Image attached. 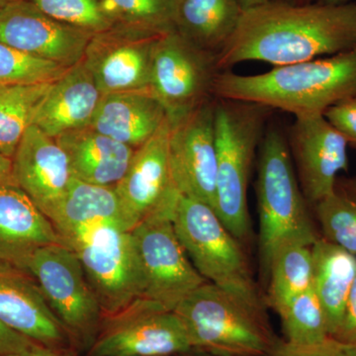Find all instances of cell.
<instances>
[{
	"label": "cell",
	"instance_id": "obj_1",
	"mask_svg": "<svg viewBox=\"0 0 356 356\" xmlns=\"http://www.w3.org/2000/svg\"><path fill=\"white\" fill-rule=\"evenodd\" d=\"M356 48V2L303 6L269 0L243 11L217 57L221 72L243 63L281 67Z\"/></svg>",
	"mask_w": 356,
	"mask_h": 356
},
{
	"label": "cell",
	"instance_id": "obj_2",
	"mask_svg": "<svg viewBox=\"0 0 356 356\" xmlns=\"http://www.w3.org/2000/svg\"><path fill=\"white\" fill-rule=\"evenodd\" d=\"M356 93V48L274 67L259 74L220 72L213 89L219 99L257 103L294 117L324 114Z\"/></svg>",
	"mask_w": 356,
	"mask_h": 356
},
{
	"label": "cell",
	"instance_id": "obj_3",
	"mask_svg": "<svg viewBox=\"0 0 356 356\" xmlns=\"http://www.w3.org/2000/svg\"><path fill=\"white\" fill-rule=\"evenodd\" d=\"M259 264L267 281L274 254L285 245H313L318 236L300 187L286 135L267 126L257 154Z\"/></svg>",
	"mask_w": 356,
	"mask_h": 356
},
{
	"label": "cell",
	"instance_id": "obj_4",
	"mask_svg": "<svg viewBox=\"0 0 356 356\" xmlns=\"http://www.w3.org/2000/svg\"><path fill=\"white\" fill-rule=\"evenodd\" d=\"M273 110L257 103L215 98L217 185L214 210L241 243L250 238L248 192Z\"/></svg>",
	"mask_w": 356,
	"mask_h": 356
},
{
	"label": "cell",
	"instance_id": "obj_5",
	"mask_svg": "<svg viewBox=\"0 0 356 356\" xmlns=\"http://www.w3.org/2000/svg\"><path fill=\"white\" fill-rule=\"evenodd\" d=\"M173 311L186 330L192 350L224 356H269L280 341L267 312L255 310L208 281Z\"/></svg>",
	"mask_w": 356,
	"mask_h": 356
},
{
	"label": "cell",
	"instance_id": "obj_6",
	"mask_svg": "<svg viewBox=\"0 0 356 356\" xmlns=\"http://www.w3.org/2000/svg\"><path fill=\"white\" fill-rule=\"evenodd\" d=\"M175 233L204 280L255 310L266 312L243 243L229 233L214 208L181 194L172 216Z\"/></svg>",
	"mask_w": 356,
	"mask_h": 356
},
{
	"label": "cell",
	"instance_id": "obj_7",
	"mask_svg": "<svg viewBox=\"0 0 356 356\" xmlns=\"http://www.w3.org/2000/svg\"><path fill=\"white\" fill-rule=\"evenodd\" d=\"M79 257L103 320L145 299L144 280L132 232L95 227L67 243Z\"/></svg>",
	"mask_w": 356,
	"mask_h": 356
},
{
	"label": "cell",
	"instance_id": "obj_8",
	"mask_svg": "<svg viewBox=\"0 0 356 356\" xmlns=\"http://www.w3.org/2000/svg\"><path fill=\"white\" fill-rule=\"evenodd\" d=\"M28 271L38 283L72 346L88 350L102 327L103 315L76 252L54 243L39 250Z\"/></svg>",
	"mask_w": 356,
	"mask_h": 356
},
{
	"label": "cell",
	"instance_id": "obj_9",
	"mask_svg": "<svg viewBox=\"0 0 356 356\" xmlns=\"http://www.w3.org/2000/svg\"><path fill=\"white\" fill-rule=\"evenodd\" d=\"M220 72L217 56L170 32L154 46L149 91L168 120L175 122L215 98L213 89Z\"/></svg>",
	"mask_w": 356,
	"mask_h": 356
},
{
	"label": "cell",
	"instance_id": "obj_10",
	"mask_svg": "<svg viewBox=\"0 0 356 356\" xmlns=\"http://www.w3.org/2000/svg\"><path fill=\"white\" fill-rule=\"evenodd\" d=\"M191 350L177 313L142 299L102 321L86 356H175Z\"/></svg>",
	"mask_w": 356,
	"mask_h": 356
},
{
	"label": "cell",
	"instance_id": "obj_11",
	"mask_svg": "<svg viewBox=\"0 0 356 356\" xmlns=\"http://www.w3.org/2000/svg\"><path fill=\"white\" fill-rule=\"evenodd\" d=\"M145 299L168 311L207 280L191 264L175 233L172 219L149 218L132 229Z\"/></svg>",
	"mask_w": 356,
	"mask_h": 356
},
{
	"label": "cell",
	"instance_id": "obj_12",
	"mask_svg": "<svg viewBox=\"0 0 356 356\" xmlns=\"http://www.w3.org/2000/svg\"><path fill=\"white\" fill-rule=\"evenodd\" d=\"M168 118L134 152L127 172L114 188L134 228L149 218L172 219L181 193L173 178Z\"/></svg>",
	"mask_w": 356,
	"mask_h": 356
},
{
	"label": "cell",
	"instance_id": "obj_13",
	"mask_svg": "<svg viewBox=\"0 0 356 356\" xmlns=\"http://www.w3.org/2000/svg\"><path fill=\"white\" fill-rule=\"evenodd\" d=\"M170 158L178 191L214 208L217 145L215 98L175 122H170Z\"/></svg>",
	"mask_w": 356,
	"mask_h": 356
},
{
	"label": "cell",
	"instance_id": "obj_14",
	"mask_svg": "<svg viewBox=\"0 0 356 356\" xmlns=\"http://www.w3.org/2000/svg\"><path fill=\"white\" fill-rule=\"evenodd\" d=\"M301 191L311 206L331 193L348 168V144L324 114L295 117L286 134Z\"/></svg>",
	"mask_w": 356,
	"mask_h": 356
},
{
	"label": "cell",
	"instance_id": "obj_15",
	"mask_svg": "<svg viewBox=\"0 0 356 356\" xmlns=\"http://www.w3.org/2000/svg\"><path fill=\"white\" fill-rule=\"evenodd\" d=\"M161 36L121 28L93 35L83 60L103 95L149 91L154 49Z\"/></svg>",
	"mask_w": 356,
	"mask_h": 356
},
{
	"label": "cell",
	"instance_id": "obj_16",
	"mask_svg": "<svg viewBox=\"0 0 356 356\" xmlns=\"http://www.w3.org/2000/svg\"><path fill=\"white\" fill-rule=\"evenodd\" d=\"M92 37L47 15L29 0L0 7V42L63 67H72L83 60Z\"/></svg>",
	"mask_w": 356,
	"mask_h": 356
},
{
	"label": "cell",
	"instance_id": "obj_17",
	"mask_svg": "<svg viewBox=\"0 0 356 356\" xmlns=\"http://www.w3.org/2000/svg\"><path fill=\"white\" fill-rule=\"evenodd\" d=\"M0 321L44 348L70 350L69 334L31 273L0 261Z\"/></svg>",
	"mask_w": 356,
	"mask_h": 356
},
{
	"label": "cell",
	"instance_id": "obj_18",
	"mask_svg": "<svg viewBox=\"0 0 356 356\" xmlns=\"http://www.w3.org/2000/svg\"><path fill=\"white\" fill-rule=\"evenodd\" d=\"M13 166L15 184L50 219L74 178L64 149L32 125L16 149Z\"/></svg>",
	"mask_w": 356,
	"mask_h": 356
},
{
	"label": "cell",
	"instance_id": "obj_19",
	"mask_svg": "<svg viewBox=\"0 0 356 356\" xmlns=\"http://www.w3.org/2000/svg\"><path fill=\"white\" fill-rule=\"evenodd\" d=\"M54 243H63L29 196L18 185H0V261L28 271L34 254Z\"/></svg>",
	"mask_w": 356,
	"mask_h": 356
},
{
	"label": "cell",
	"instance_id": "obj_20",
	"mask_svg": "<svg viewBox=\"0 0 356 356\" xmlns=\"http://www.w3.org/2000/svg\"><path fill=\"white\" fill-rule=\"evenodd\" d=\"M103 95L90 70L81 60L51 84L33 125L55 139L70 131L88 127Z\"/></svg>",
	"mask_w": 356,
	"mask_h": 356
},
{
	"label": "cell",
	"instance_id": "obj_21",
	"mask_svg": "<svg viewBox=\"0 0 356 356\" xmlns=\"http://www.w3.org/2000/svg\"><path fill=\"white\" fill-rule=\"evenodd\" d=\"M63 245L95 227L113 226L132 231L114 186H100L72 179L64 198L50 217Z\"/></svg>",
	"mask_w": 356,
	"mask_h": 356
},
{
	"label": "cell",
	"instance_id": "obj_22",
	"mask_svg": "<svg viewBox=\"0 0 356 356\" xmlns=\"http://www.w3.org/2000/svg\"><path fill=\"white\" fill-rule=\"evenodd\" d=\"M64 149L72 175L86 184L115 186L127 172L135 149L90 126L56 138Z\"/></svg>",
	"mask_w": 356,
	"mask_h": 356
},
{
	"label": "cell",
	"instance_id": "obj_23",
	"mask_svg": "<svg viewBox=\"0 0 356 356\" xmlns=\"http://www.w3.org/2000/svg\"><path fill=\"white\" fill-rule=\"evenodd\" d=\"M168 115L151 91H130L102 96L90 127L133 147L158 132Z\"/></svg>",
	"mask_w": 356,
	"mask_h": 356
},
{
	"label": "cell",
	"instance_id": "obj_24",
	"mask_svg": "<svg viewBox=\"0 0 356 356\" xmlns=\"http://www.w3.org/2000/svg\"><path fill=\"white\" fill-rule=\"evenodd\" d=\"M243 11L238 0H177L175 31L218 57L235 34Z\"/></svg>",
	"mask_w": 356,
	"mask_h": 356
},
{
	"label": "cell",
	"instance_id": "obj_25",
	"mask_svg": "<svg viewBox=\"0 0 356 356\" xmlns=\"http://www.w3.org/2000/svg\"><path fill=\"white\" fill-rule=\"evenodd\" d=\"M312 254L313 289L324 309L330 336L334 337L356 277V255L322 236L312 245Z\"/></svg>",
	"mask_w": 356,
	"mask_h": 356
},
{
	"label": "cell",
	"instance_id": "obj_26",
	"mask_svg": "<svg viewBox=\"0 0 356 356\" xmlns=\"http://www.w3.org/2000/svg\"><path fill=\"white\" fill-rule=\"evenodd\" d=\"M264 295L267 308L277 311L313 287L312 245L291 243L274 254Z\"/></svg>",
	"mask_w": 356,
	"mask_h": 356
},
{
	"label": "cell",
	"instance_id": "obj_27",
	"mask_svg": "<svg viewBox=\"0 0 356 356\" xmlns=\"http://www.w3.org/2000/svg\"><path fill=\"white\" fill-rule=\"evenodd\" d=\"M0 83V154L13 159L51 84Z\"/></svg>",
	"mask_w": 356,
	"mask_h": 356
},
{
	"label": "cell",
	"instance_id": "obj_28",
	"mask_svg": "<svg viewBox=\"0 0 356 356\" xmlns=\"http://www.w3.org/2000/svg\"><path fill=\"white\" fill-rule=\"evenodd\" d=\"M313 208L322 238L356 255V177L337 178L331 193Z\"/></svg>",
	"mask_w": 356,
	"mask_h": 356
},
{
	"label": "cell",
	"instance_id": "obj_29",
	"mask_svg": "<svg viewBox=\"0 0 356 356\" xmlns=\"http://www.w3.org/2000/svg\"><path fill=\"white\" fill-rule=\"evenodd\" d=\"M112 28L163 35L175 31L177 0H98Z\"/></svg>",
	"mask_w": 356,
	"mask_h": 356
},
{
	"label": "cell",
	"instance_id": "obj_30",
	"mask_svg": "<svg viewBox=\"0 0 356 356\" xmlns=\"http://www.w3.org/2000/svg\"><path fill=\"white\" fill-rule=\"evenodd\" d=\"M276 313L288 343L316 344L331 337L324 309L313 287L280 307Z\"/></svg>",
	"mask_w": 356,
	"mask_h": 356
},
{
	"label": "cell",
	"instance_id": "obj_31",
	"mask_svg": "<svg viewBox=\"0 0 356 356\" xmlns=\"http://www.w3.org/2000/svg\"><path fill=\"white\" fill-rule=\"evenodd\" d=\"M70 67L29 55L0 42V83L35 86L53 83Z\"/></svg>",
	"mask_w": 356,
	"mask_h": 356
},
{
	"label": "cell",
	"instance_id": "obj_32",
	"mask_svg": "<svg viewBox=\"0 0 356 356\" xmlns=\"http://www.w3.org/2000/svg\"><path fill=\"white\" fill-rule=\"evenodd\" d=\"M43 13L90 34L111 29L98 0H29Z\"/></svg>",
	"mask_w": 356,
	"mask_h": 356
},
{
	"label": "cell",
	"instance_id": "obj_33",
	"mask_svg": "<svg viewBox=\"0 0 356 356\" xmlns=\"http://www.w3.org/2000/svg\"><path fill=\"white\" fill-rule=\"evenodd\" d=\"M324 116L356 149V93L325 110Z\"/></svg>",
	"mask_w": 356,
	"mask_h": 356
},
{
	"label": "cell",
	"instance_id": "obj_34",
	"mask_svg": "<svg viewBox=\"0 0 356 356\" xmlns=\"http://www.w3.org/2000/svg\"><path fill=\"white\" fill-rule=\"evenodd\" d=\"M269 356H346L344 346L330 337L316 344H295L286 341H278Z\"/></svg>",
	"mask_w": 356,
	"mask_h": 356
},
{
	"label": "cell",
	"instance_id": "obj_35",
	"mask_svg": "<svg viewBox=\"0 0 356 356\" xmlns=\"http://www.w3.org/2000/svg\"><path fill=\"white\" fill-rule=\"evenodd\" d=\"M332 339L346 346L356 344V277L344 305L341 324Z\"/></svg>",
	"mask_w": 356,
	"mask_h": 356
},
{
	"label": "cell",
	"instance_id": "obj_36",
	"mask_svg": "<svg viewBox=\"0 0 356 356\" xmlns=\"http://www.w3.org/2000/svg\"><path fill=\"white\" fill-rule=\"evenodd\" d=\"M40 346L41 344L35 343L29 337L23 336L19 332L13 331L0 321V356L24 353Z\"/></svg>",
	"mask_w": 356,
	"mask_h": 356
},
{
	"label": "cell",
	"instance_id": "obj_37",
	"mask_svg": "<svg viewBox=\"0 0 356 356\" xmlns=\"http://www.w3.org/2000/svg\"><path fill=\"white\" fill-rule=\"evenodd\" d=\"M1 184H16L13 177V159L7 158L3 154H0V185Z\"/></svg>",
	"mask_w": 356,
	"mask_h": 356
},
{
	"label": "cell",
	"instance_id": "obj_38",
	"mask_svg": "<svg viewBox=\"0 0 356 356\" xmlns=\"http://www.w3.org/2000/svg\"><path fill=\"white\" fill-rule=\"evenodd\" d=\"M6 356H74L70 350H57L44 346H37L33 350L24 351V353H14Z\"/></svg>",
	"mask_w": 356,
	"mask_h": 356
},
{
	"label": "cell",
	"instance_id": "obj_39",
	"mask_svg": "<svg viewBox=\"0 0 356 356\" xmlns=\"http://www.w3.org/2000/svg\"><path fill=\"white\" fill-rule=\"evenodd\" d=\"M238 1L240 2L243 10H248V9L252 8V7L261 6L269 0H238Z\"/></svg>",
	"mask_w": 356,
	"mask_h": 356
},
{
	"label": "cell",
	"instance_id": "obj_40",
	"mask_svg": "<svg viewBox=\"0 0 356 356\" xmlns=\"http://www.w3.org/2000/svg\"><path fill=\"white\" fill-rule=\"evenodd\" d=\"M175 356H224V355H214V353H206V351L197 350H191L187 351V353H181V355H178Z\"/></svg>",
	"mask_w": 356,
	"mask_h": 356
},
{
	"label": "cell",
	"instance_id": "obj_41",
	"mask_svg": "<svg viewBox=\"0 0 356 356\" xmlns=\"http://www.w3.org/2000/svg\"><path fill=\"white\" fill-rule=\"evenodd\" d=\"M318 3L331 4V6H339V4L348 3L350 0H316Z\"/></svg>",
	"mask_w": 356,
	"mask_h": 356
},
{
	"label": "cell",
	"instance_id": "obj_42",
	"mask_svg": "<svg viewBox=\"0 0 356 356\" xmlns=\"http://www.w3.org/2000/svg\"><path fill=\"white\" fill-rule=\"evenodd\" d=\"M277 1L286 2V3L296 4V6H303V4L312 3L316 0H277Z\"/></svg>",
	"mask_w": 356,
	"mask_h": 356
},
{
	"label": "cell",
	"instance_id": "obj_43",
	"mask_svg": "<svg viewBox=\"0 0 356 356\" xmlns=\"http://www.w3.org/2000/svg\"><path fill=\"white\" fill-rule=\"evenodd\" d=\"M344 346V355L356 356V344H350V346Z\"/></svg>",
	"mask_w": 356,
	"mask_h": 356
},
{
	"label": "cell",
	"instance_id": "obj_44",
	"mask_svg": "<svg viewBox=\"0 0 356 356\" xmlns=\"http://www.w3.org/2000/svg\"><path fill=\"white\" fill-rule=\"evenodd\" d=\"M13 1H16V0H0V7L6 6V4L11 3Z\"/></svg>",
	"mask_w": 356,
	"mask_h": 356
}]
</instances>
